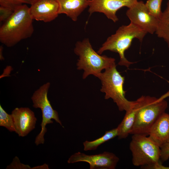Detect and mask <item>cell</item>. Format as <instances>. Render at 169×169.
<instances>
[{
	"mask_svg": "<svg viewBox=\"0 0 169 169\" xmlns=\"http://www.w3.org/2000/svg\"><path fill=\"white\" fill-rule=\"evenodd\" d=\"M149 137L160 147L169 141V115L162 114L151 126Z\"/></svg>",
	"mask_w": 169,
	"mask_h": 169,
	"instance_id": "4fadbf2b",
	"label": "cell"
},
{
	"mask_svg": "<svg viewBox=\"0 0 169 169\" xmlns=\"http://www.w3.org/2000/svg\"><path fill=\"white\" fill-rule=\"evenodd\" d=\"M135 104L130 110L126 111L123 120L117 127L118 130V136L119 139L126 138L132 131L136 119Z\"/></svg>",
	"mask_w": 169,
	"mask_h": 169,
	"instance_id": "9a60e30c",
	"label": "cell"
},
{
	"mask_svg": "<svg viewBox=\"0 0 169 169\" xmlns=\"http://www.w3.org/2000/svg\"><path fill=\"white\" fill-rule=\"evenodd\" d=\"M118 130L117 127L106 131L101 137L91 141H86L83 143L84 151L95 150L101 144L118 136Z\"/></svg>",
	"mask_w": 169,
	"mask_h": 169,
	"instance_id": "e0dca14e",
	"label": "cell"
},
{
	"mask_svg": "<svg viewBox=\"0 0 169 169\" xmlns=\"http://www.w3.org/2000/svg\"><path fill=\"white\" fill-rule=\"evenodd\" d=\"M147 33L131 22L128 25H122L107 38L97 52L101 54L105 51L109 50L118 53L120 57L118 64L128 68L134 63L126 59L125 52L130 48L134 39L136 38L141 42Z\"/></svg>",
	"mask_w": 169,
	"mask_h": 169,
	"instance_id": "277c9868",
	"label": "cell"
},
{
	"mask_svg": "<svg viewBox=\"0 0 169 169\" xmlns=\"http://www.w3.org/2000/svg\"><path fill=\"white\" fill-rule=\"evenodd\" d=\"M14 11L9 8L0 6V21L4 22L12 15Z\"/></svg>",
	"mask_w": 169,
	"mask_h": 169,
	"instance_id": "44dd1931",
	"label": "cell"
},
{
	"mask_svg": "<svg viewBox=\"0 0 169 169\" xmlns=\"http://www.w3.org/2000/svg\"><path fill=\"white\" fill-rule=\"evenodd\" d=\"M138 0H90L88 12L90 14L99 12L104 14L109 19L115 23L118 20L117 12L123 7L129 8Z\"/></svg>",
	"mask_w": 169,
	"mask_h": 169,
	"instance_id": "30bf717a",
	"label": "cell"
},
{
	"mask_svg": "<svg viewBox=\"0 0 169 169\" xmlns=\"http://www.w3.org/2000/svg\"><path fill=\"white\" fill-rule=\"evenodd\" d=\"M15 132L19 136H27L35 127L37 118L34 113L27 107L16 108L12 111Z\"/></svg>",
	"mask_w": 169,
	"mask_h": 169,
	"instance_id": "7c38bea8",
	"label": "cell"
},
{
	"mask_svg": "<svg viewBox=\"0 0 169 169\" xmlns=\"http://www.w3.org/2000/svg\"><path fill=\"white\" fill-rule=\"evenodd\" d=\"M3 49V48L2 46H1L0 49V59L1 60H2L3 59V57L2 55V52Z\"/></svg>",
	"mask_w": 169,
	"mask_h": 169,
	"instance_id": "d4e9b609",
	"label": "cell"
},
{
	"mask_svg": "<svg viewBox=\"0 0 169 169\" xmlns=\"http://www.w3.org/2000/svg\"><path fill=\"white\" fill-rule=\"evenodd\" d=\"M6 169H33L28 165H26L21 163L18 159L16 156L13 159L12 162L10 165L8 166Z\"/></svg>",
	"mask_w": 169,
	"mask_h": 169,
	"instance_id": "7402d4cb",
	"label": "cell"
},
{
	"mask_svg": "<svg viewBox=\"0 0 169 169\" xmlns=\"http://www.w3.org/2000/svg\"><path fill=\"white\" fill-rule=\"evenodd\" d=\"M163 0H147L145 5L151 14L159 20L162 12L161 4Z\"/></svg>",
	"mask_w": 169,
	"mask_h": 169,
	"instance_id": "d6986e66",
	"label": "cell"
},
{
	"mask_svg": "<svg viewBox=\"0 0 169 169\" xmlns=\"http://www.w3.org/2000/svg\"><path fill=\"white\" fill-rule=\"evenodd\" d=\"M24 4L31 5V3L29 0H0V6L9 8L14 11Z\"/></svg>",
	"mask_w": 169,
	"mask_h": 169,
	"instance_id": "ffe728a7",
	"label": "cell"
},
{
	"mask_svg": "<svg viewBox=\"0 0 169 169\" xmlns=\"http://www.w3.org/2000/svg\"><path fill=\"white\" fill-rule=\"evenodd\" d=\"M152 169H169V166H165L160 162L153 167Z\"/></svg>",
	"mask_w": 169,
	"mask_h": 169,
	"instance_id": "cb8c5ba5",
	"label": "cell"
},
{
	"mask_svg": "<svg viewBox=\"0 0 169 169\" xmlns=\"http://www.w3.org/2000/svg\"><path fill=\"white\" fill-rule=\"evenodd\" d=\"M129 148L133 165L146 169H152L160 161V147L149 137L134 134L131 137Z\"/></svg>",
	"mask_w": 169,
	"mask_h": 169,
	"instance_id": "8992f818",
	"label": "cell"
},
{
	"mask_svg": "<svg viewBox=\"0 0 169 169\" xmlns=\"http://www.w3.org/2000/svg\"><path fill=\"white\" fill-rule=\"evenodd\" d=\"M116 65L105 69L98 77L100 80L102 86L100 91L105 94V99H112L120 111L130 110L134 106V101H130L125 97L123 88L125 77L116 68Z\"/></svg>",
	"mask_w": 169,
	"mask_h": 169,
	"instance_id": "5b68a950",
	"label": "cell"
},
{
	"mask_svg": "<svg viewBox=\"0 0 169 169\" xmlns=\"http://www.w3.org/2000/svg\"><path fill=\"white\" fill-rule=\"evenodd\" d=\"M33 19L26 4L17 8L0 28V41L8 47L30 37L34 32Z\"/></svg>",
	"mask_w": 169,
	"mask_h": 169,
	"instance_id": "6da1fadb",
	"label": "cell"
},
{
	"mask_svg": "<svg viewBox=\"0 0 169 169\" xmlns=\"http://www.w3.org/2000/svg\"><path fill=\"white\" fill-rule=\"evenodd\" d=\"M29 7L30 15L33 20L49 22L59 14V6L56 0H39Z\"/></svg>",
	"mask_w": 169,
	"mask_h": 169,
	"instance_id": "8fae6325",
	"label": "cell"
},
{
	"mask_svg": "<svg viewBox=\"0 0 169 169\" xmlns=\"http://www.w3.org/2000/svg\"></svg>",
	"mask_w": 169,
	"mask_h": 169,
	"instance_id": "4316f807",
	"label": "cell"
},
{
	"mask_svg": "<svg viewBox=\"0 0 169 169\" xmlns=\"http://www.w3.org/2000/svg\"><path fill=\"white\" fill-rule=\"evenodd\" d=\"M59 6V14H64L73 21H77L78 17L88 7L90 0H56Z\"/></svg>",
	"mask_w": 169,
	"mask_h": 169,
	"instance_id": "5bb4252c",
	"label": "cell"
},
{
	"mask_svg": "<svg viewBox=\"0 0 169 169\" xmlns=\"http://www.w3.org/2000/svg\"><path fill=\"white\" fill-rule=\"evenodd\" d=\"M155 33L158 37L164 40L169 48V0H168L166 7L159 20Z\"/></svg>",
	"mask_w": 169,
	"mask_h": 169,
	"instance_id": "2e32d148",
	"label": "cell"
},
{
	"mask_svg": "<svg viewBox=\"0 0 169 169\" xmlns=\"http://www.w3.org/2000/svg\"><path fill=\"white\" fill-rule=\"evenodd\" d=\"M119 160L115 154L109 152L94 155L78 152L72 155L67 162L68 163L86 162L89 164L90 169H115Z\"/></svg>",
	"mask_w": 169,
	"mask_h": 169,
	"instance_id": "9c48e42d",
	"label": "cell"
},
{
	"mask_svg": "<svg viewBox=\"0 0 169 169\" xmlns=\"http://www.w3.org/2000/svg\"><path fill=\"white\" fill-rule=\"evenodd\" d=\"M74 51L79 57L77 69L84 70L82 77L84 79L90 75L98 78L103 70L116 65L114 58L101 55L95 52L88 38L77 42Z\"/></svg>",
	"mask_w": 169,
	"mask_h": 169,
	"instance_id": "3957f363",
	"label": "cell"
},
{
	"mask_svg": "<svg viewBox=\"0 0 169 169\" xmlns=\"http://www.w3.org/2000/svg\"><path fill=\"white\" fill-rule=\"evenodd\" d=\"M169 158V141L160 147V160L162 161H167Z\"/></svg>",
	"mask_w": 169,
	"mask_h": 169,
	"instance_id": "603a6c76",
	"label": "cell"
},
{
	"mask_svg": "<svg viewBox=\"0 0 169 169\" xmlns=\"http://www.w3.org/2000/svg\"><path fill=\"white\" fill-rule=\"evenodd\" d=\"M0 126L7 128L10 131L15 132L13 117L7 113L0 105Z\"/></svg>",
	"mask_w": 169,
	"mask_h": 169,
	"instance_id": "ac0fdd59",
	"label": "cell"
},
{
	"mask_svg": "<svg viewBox=\"0 0 169 169\" xmlns=\"http://www.w3.org/2000/svg\"><path fill=\"white\" fill-rule=\"evenodd\" d=\"M31 3V4L39 0H29Z\"/></svg>",
	"mask_w": 169,
	"mask_h": 169,
	"instance_id": "484cf974",
	"label": "cell"
},
{
	"mask_svg": "<svg viewBox=\"0 0 169 169\" xmlns=\"http://www.w3.org/2000/svg\"><path fill=\"white\" fill-rule=\"evenodd\" d=\"M50 83L47 82L41 86L34 93L31 97L33 107L39 108L42 112V121L41 124V130L36 136L35 143L37 146L43 144L44 142V136L47 131L46 126L47 124L53 123L51 119L54 120L62 127L58 112L52 108L48 98L47 94Z\"/></svg>",
	"mask_w": 169,
	"mask_h": 169,
	"instance_id": "52a82bcc",
	"label": "cell"
},
{
	"mask_svg": "<svg viewBox=\"0 0 169 169\" xmlns=\"http://www.w3.org/2000/svg\"><path fill=\"white\" fill-rule=\"evenodd\" d=\"M135 101L136 119L131 134L148 136L152 125L165 112L167 102L161 96L157 98L143 95Z\"/></svg>",
	"mask_w": 169,
	"mask_h": 169,
	"instance_id": "7a4b0ae2",
	"label": "cell"
},
{
	"mask_svg": "<svg viewBox=\"0 0 169 169\" xmlns=\"http://www.w3.org/2000/svg\"><path fill=\"white\" fill-rule=\"evenodd\" d=\"M126 13L131 22L141 29L151 34L156 32L159 20L150 13L143 1H137Z\"/></svg>",
	"mask_w": 169,
	"mask_h": 169,
	"instance_id": "ba28073f",
	"label": "cell"
}]
</instances>
